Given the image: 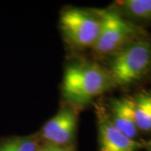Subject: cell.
<instances>
[{
  "instance_id": "6da1fadb",
  "label": "cell",
  "mask_w": 151,
  "mask_h": 151,
  "mask_svg": "<svg viewBox=\"0 0 151 151\" xmlns=\"http://www.w3.org/2000/svg\"><path fill=\"white\" fill-rule=\"evenodd\" d=\"M108 71L90 61L74 62L65 68L62 81L64 97L75 105H86L113 86Z\"/></svg>"
},
{
  "instance_id": "7a4b0ae2",
  "label": "cell",
  "mask_w": 151,
  "mask_h": 151,
  "mask_svg": "<svg viewBox=\"0 0 151 151\" xmlns=\"http://www.w3.org/2000/svg\"><path fill=\"white\" fill-rule=\"evenodd\" d=\"M151 67V43L138 39L113 54L108 70L114 85L139 81Z\"/></svg>"
},
{
  "instance_id": "3957f363",
  "label": "cell",
  "mask_w": 151,
  "mask_h": 151,
  "mask_svg": "<svg viewBox=\"0 0 151 151\" xmlns=\"http://www.w3.org/2000/svg\"><path fill=\"white\" fill-rule=\"evenodd\" d=\"M101 29L93 50L102 55L113 54L127 44L138 40L141 30L117 12L97 10Z\"/></svg>"
},
{
  "instance_id": "277c9868",
  "label": "cell",
  "mask_w": 151,
  "mask_h": 151,
  "mask_svg": "<svg viewBox=\"0 0 151 151\" xmlns=\"http://www.w3.org/2000/svg\"><path fill=\"white\" fill-rule=\"evenodd\" d=\"M60 25L65 37L77 47L92 48L101 29V20L97 15L78 9L65 10L60 16Z\"/></svg>"
},
{
  "instance_id": "5b68a950",
  "label": "cell",
  "mask_w": 151,
  "mask_h": 151,
  "mask_svg": "<svg viewBox=\"0 0 151 151\" xmlns=\"http://www.w3.org/2000/svg\"><path fill=\"white\" fill-rule=\"evenodd\" d=\"M77 125V116L71 108H63L49 119L41 130V139L55 147H65L73 140Z\"/></svg>"
},
{
  "instance_id": "8992f818",
  "label": "cell",
  "mask_w": 151,
  "mask_h": 151,
  "mask_svg": "<svg viewBox=\"0 0 151 151\" xmlns=\"http://www.w3.org/2000/svg\"><path fill=\"white\" fill-rule=\"evenodd\" d=\"M97 111L100 151H138L144 148V142L130 139L118 129L104 108Z\"/></svg>"
},
{
  "instance_id": "52a82bcc",
  "label": "cell",
  "mask_w": 151,
  "mask_h": 151,
  "mask_svg": "<svg viewBox=\"0 0 151 151\" xmlns=\"http://www.w3.org/2000/svg\"><path fill=\"white\" fill-rule=\"evenodd\" d=\"M109 118L118 129L130 139H136L139 130L135 124L133 97H124L113 100Z\"/></svg>"
},
{
  "instance_id": "ba28073f",
  "label": "cell",
  "mask_w": 151,
  "mask_h": 151,
  "mask_svg": "<svg viewBox=\"0 0 151 151\" xmlns=\"http://www.w3.org/2000/svg\"><path fill=\"white\" fill-rule=\"evenodd\" d=\"M116 5L122 15L128 19L151 21V0H124L117 2Z\"/></svg>"
},
{
  "instance_id": "9c48e42d",
  "label": "cell",
  "mask_w": 151,
  "mask_h": 151,
  "mask_svg": "<svg viewBox=\"0 0 151 151\" xmlns=\"http://www.w3.org/2000/svg\"><path fill=\"white\" fill-rule=\"evenodd\" d=\"M134 100L135 124L138 130L151 132V94L139 93Z\"/></svg>"
},
{
  "instance_id": "30bf717a",
  "label": "cell",
  "mask_w": 151,
  "mask_h": 151,
  "mask_svg": "<svg viewBox=\"0 0 151 151\" xmlns=\"http://www.w3.org/2000/svg\"><path fill=\"white\" fill-rule=\"evenodd\" d=\"M40 148L35 135L0 138V151H38Z\"/></svg>"
},
{
  "instance_id": "8fae6325",
  "label": "cell",
  "mask_w": 151,
  "mask_h": 151,
  "mask_svg": "<svg viewBox=\"0 0 151 151\" xmlns=\"http://www.w3.org/2000/svg\"><path fill=\"white\" fill-rule=\"evenodd\" d=\"M55 146L50 145H45L44 146H40V148L39 149L38 151H54Z\"/></svg>"
},
{
  "instance_id": "7c38bea8",
  "label": "cell",
  "mask_w": 151,
  "mask_h": 151,
  "mask_svg": "<svg viewBox=\"0 0 151 151\" xmlns=\"http://www.w3.org/2000/svg\"><path fill=\"white\" fill-rule=\"evenodd\" d=\"M54 151H72L69 148H65V147H55V146Z\"/></svg>"
},
{
  "instance_id": "4fadbf2b",
  "label": "cell",
  "mask_w": 151,
  "mask_h": 151,
  "mask_svg": "<svg viewBox=\"0 0 151 151\" xmlns=\"http://www.w3.org/2000/svg\"><path fill=\"white\" fill-rule=\"evenodd\" d=\"M144 147L146 148L149 151H151V139L144 142Z\"/></svg>"
}]
</instances>
